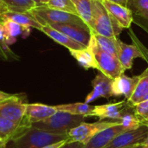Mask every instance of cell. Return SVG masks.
<instances>
[{
	"label": "cell",
	"instance_id": "cell-1",
	"mask_svg": "<svg viewBox=\"0 0 148 148\" xmlns=\"http://www.w3.org/2000/svg\"><path fill=\"white\" fill-rule=\"evenodd\" d=\"M64 140L69 141L67 134H55L31 126L11 141L10 148H42Z\"/></svg>",
	"mask_w": 148,
	"mask_h": 148
},
{
	"label": "cell",
	"instance_id": "cell-2",
	"mask_svg": "<svg viewBox=\"0 0 148 148\" xmlns=\"http://www.w3.org/2000/svg\"><path fill=\"white\" fill-rule=\"evenodd\" d=\"M85 116L75 115L58 111L48 119L32 124V127L55 134H68L72 129L84 122Z\"/></svg>",
	"mask_w": 148,
	"mask_h": 148
},
{
	"label": "cell",
	"instance_id": "cell-3",
	"mask_svg": "<svg viewBox=\"0 0 148 148\" xmlns=\"http://www.w3.org/2000/svg\"><path fill=\"white\" fill-rule=\"evenodd\" d=\"M92 33L107 37H118L123 29L105 8L100 0H92Z\"/></svg>",
	"mask_w": 148,
	"mask_h": 148
},
{
	"label": "cell",
	"instance_id": "cell-4",
	"mask_svg": "<svg viewBox=\"0 0 148 148\" xmlns=\"http://www.w3.org/2000/svg\"><path fill=\"white\" fill-rule=\"evenodd\" d=\"M30 12L43 26L52 24V23H62V24H75L85 28H88L85 23L78 15L51 9L45 5L36 7L33 10H31Z\"/></svg>",
	"mask_w": 148,
	"mask_h": 148
},
{
	"label": "cell",
	"instance_id": "cell-5",
	"mask_svg": "<svg viewBox=\"0 0 148 148\" xmlns=\"http://www.w3.org/2000/svg\"><path fill=\"white\" fill-rule=\"evenodd\" d=\"M89 45L91 46L94 54L98 64V70L99 72L103 73L112 79H115L120 75L124 74L125 69H123L119 57L102 50L96 42V40L93 37L92 34Z\"/></svg>",
	"mask_w": 148,
	"mask_h": 148
},
{
	"label": "cell",
	"instance_id": "cell-6",
	"mask_svg": "<svg viewBox=\"0 0 148 148\" xmlns=\"http://www.w3.org/2000/svg\"><path fill=\"white\" fill-rule=\"evenodd\" d=\"M120 123H121V121L119 120L99 121L92 123H87L84 121L67 134L68 139L71 142H80L85 145L101 131L116 126Z\"/></svg>",
	"mask_w": 148,
	"mask_h": 148
},
{
	"label": "cell",
	"instance_id": "cell-7",
	"mask_svg": "<svg viewBox=\"0 0 148 148\" xmlns=\"http://www.w3.org/2000/svg\"><path fill=\"white\" fill-rule=\"evenodd\" d=\"M27 105L25 95L23 94H16L15 96L0 102V116L26 127L23 122Z\"/></svg>",
	"mask_w": 148,
	"mask_h": 148
},
{
	"label": "cell",
	"instance_id": "cell-8",
	"mask_svg": "<svg viewBox=\"0 0 148 148\" xmlns=\"http://www.w3.org/2000/svg\"><path fill=\"white\" fill-rule=\"evenodd\" d=\"M130 36L134 40V43L133 44H127L123 42L121 40L119 42V60L123 67V69L126 70L131 69L133 68V61L136 58H143L147 59L146 54L143 52V49H145L144 46L142 48L140 47V42L137 39V37L133 35V32L130 33Z\"/></svg>",
	"mask_w": 148,
	"mask_h": 148
},
{
	"label": "cell",
	"instance_id": "cell-9",
	"mask_svg": "<svg viewBox=\"0 0 148 148\" xmlns=\"http://www.w3.org/2000/svg\"><path fill=\"white\" fill-rule=\"evenodd\" d=\"M148 134V126L142 124L140 127L126 131L118 135L105 148H128L141 144Z\"/></svg>",
	"mask_w": 148,
	"mask_h": 148
},
{
	"label": "cell",
	"instance_id": "cell-10",
	"mask_svg": "<svg viewBox=\"0 0 148 148\" xmlns=\"http://www.w3.org/2000/svg\"><path fill=\"white\" fill-rule=\"evenodd\" d=\"M127 101H122L114 103H107L100 106H94V110L92 116H96L99 121L104 120H119L121 121L125 114L131 109Z\"/></svg>",
	"mask_w": 148,
	"mask_h": 148
},
{
	"label": "cell",
	"instance_id": "cell-11",
	"mask_svg": "<svg viewBox=\"0 0 148 148\" xmlns=\"http://www.w3.org/2000/svg\"><path fill=\"white\" fill-rule=\"evenodd\" d=\"M113 79L99 72L92 82L93 89L86 96L85 102L90 104L92 101H96L98 98L103 97V98L109 99L110 97L113 96Z\"/></svg>",
	"mask_w": 148,
	"mask_h": 148
},
{
	"label": "cell",
	"instance_id": "cell-12",
	"mask_svg": "<svg viewBox=\"0 0 148 148\" xmlns=\"http://www.w3.org/2000/svg\"><path fill=\"white\" fill-rule=\"evenodd\" d=\"M58 112L56 106H49L41 103H32L27 105L24 125L30 127L32 124L44 121Z\"/></svg>",
	"mask_w": 148,
	"mask_h": 148
},
{
	"label": "cell",
	"instance_id": "cell-13",
	"mask_svg": "<svg viewBox=\"0 0 148 148\" xmlns=\"http://www.w3.org/2000/svg\"><path fill=\"white\" fill-rule=\"evenodd\" d=\"M55 29L65 34L72 40L80 43L84 47H88L92 39V32L88 28L75 24L52 23L49 24Z\"/></svg>",
	"mask_w": 148,
	"mask_h": 148
},
{
	"label": "cell",
	"instance_id": "cell-14",
	"mask_svg": "<svg viewBox=\"0 0 148 148\" xmlns=\"http://www.w3.org/2000/svg\"><path fill=\"white\" fill-rule=\"evenodd\" d=\"M126 131L130 130H128L122 123L108 127L92 137L86 144L84 145L83 148H105L118 135Z\"/></svg>",
	"mask_w": 148,
	"mask_h": 148
},
{
	"label": "cell",
	"instance_id": "cell-15",
	"mask_svg": "<svg viewBox=\"0 0 148 148\" xmlns=\"http://www.w3.org/2000/svg\"><path fill=\"white\" fill-rule=\"evenodd\" d=\"M140 79V75L133 77L127 76L125 74L120 75L113 81V96H125L126 100H129L135 90V88Z\"/></svg>",
	"mask_w": 148,
	"mask_h": 148
},
{
	"label": "cell",
	"instance_id": "cell-16",
	"mask_svg": "<svg viewBox=\"0 0 148 148\" xmlns=\"http://www.w3.org/2000/svg\"><path fill=\"white\" fill-rule=\"evenodd\" d=\"M100 2L112 15V16L122 27V29L130 28L133 21V15L128 7L107 0H100Z\"/></svg>",
	"mask_w": 148,
	"mask_h": 148
},
{
	"label": "cell",
	"instance_id": "cell-17",
	"mask_svg": "<svg viewBox=\"0 0 148 148\" xmlns=\"http://www.w3.org/2000/svg\"><path fill=\"white\" fill-rule=\"evenodd\" d=\"M0 20L12 21L28 29L34 28L41 30L43 28V25L38 22V20L31 12H15L10 10H4L0 12Z\"/></svg>",
	"mask_w": 148,
	"mask_h": 148
},
{
	"label": "cell",
	"instance_id": "cell-18",
	"mask_svg": "<svg viewBox=\"0 0 148 148\" xmlns=\"http://www.w3.org/2000/svg\"><path fill=\"white\" fill-rule=\"evenodd\" d=\"M27 128L29 127L17 124L6 118L0 116V143L8 146L10 142L14 140Z\"/></svg>",
	"mask_w": 148,
	"mask_h": 148
},
{
	"label": "cell",
	"instance_id": "cell-19",
	"mask_svg": "<svg viewBox=\"0 0 148 148\" xmlns=\"http://www.w3.org/2000/svg\"><path fill=\"white\" fill-rule=\"evenodd\" d=\"M40 31L44 33L47 36L51 38L54 42L63 45L69 50H78V49H82L84 48H86V47H84L83 45H81L80 43L77 42L76 41L72 40L65 34L55 29L54 28H52L50 25L43 26V28Z\"/></svg>",
	"mask_w": 148,
	"mask_h": 148
},
{
	"label": "cell",
	"instance_id": "cell-20",
	"mask_svg": "<svg viewBox=\"0 0 148 148\" xmlns=\"http://www.w3.org/2000/svg\"><path fill=\"white\" fill-rule=\"evenodd\" d=\"M69 51H70L71 56L73 58H75V60L79 62V64L82 66L84 69H98V64H97L94 54L90 45L82 49L69 50Z\"/></svg>",
	"mask_w": 148,
	"mask_h": 148
},
{
	"label": "cell",
	"instance_id": "cell-21",
	"mask_svg": "<svg viewBox=\"0 0 148 148\" xmlns=\"http://www.w3.org/2000/svg\"><path fill=\"white\" fill-rule=\"evenodd\" d=\"M148 94V68L140 75V79L132 95L131 98L127 100L128 104L134 108L138 103L143 101Z\"/></svg>",
	"mask_w": 148,
	"mask_h": 148
},
{
	"label": "cell",
	"instance_id": "cell-22",
	"mask_svg": "<svg viewBox=\"0 0 148 148\" xmlns=\"http://www.w3.org/2000/svg\"><path fill=\"white\" fill-rule=\"evenodd\" d=\"M58 111L67 112L75 115H84L85 117L92 116L94 110V106L87 104L85 102H77L70 104H63L56 106Z\"/></svg>",
	"mask_w": 148,
	"mask_h": 148
},
{
	"label": "cell",
	"instance_id": "cell-23",
	"mask_svg": "<svg viewBox=\"0 0 148 148\" xmlns=\"http://www.w3.org/2000/svg\"><path fill=\"white\" fill-rule=\"evenodd\" d=\"M73 3L78 16L85 23L92 32V0H72Z\"/></svg>",
	"mask_w": 148,
	"mask_h": 148
},
{
	"label": "cell",
	"instance_id": "cell-24",
	"mask_svg": "<svg viewBox=\"0 0 148 148\" xmlns=\"http://www.w3.org/2000/svg\"><path fill=\"white\" fill-rule=\"evenodd\" d=\"M92 34L102 50L116 56H119V37H107L99 34Z\"/></svg>",
	"mask_w": 148,
	"mask_h": 148
},
{
	"label": "cell",
	"instance_id": "cell-25",
	"mask_svg": "<svg viewBox=\"0 0 148 148\" xmlns=\"http://www.w3.org/2000/svg\"><path fill=\"white\" fill-rule=\"evenodd\" d=\"M6 10L15 12H30L37 7L32 0H2Z\"/></svg>",
	"mask_w": 148,
	"mask_h": 148
},
{
	"label": "cell",
	"instance_id": "cell-26",
	"mask_svg": "<svg viewBox=\"0 0 148 148\" xmlns=\"http://www.w3.org/2000/svg\"><path fill=\"white\" fill-rule=\"evenodd\" d=\"M133 16L148 23V0H128L127 6Z\"/></svg>",
	"mask_w": 148,
	"mask_h": 148
},
{
	"label": "cell",
	"instance_id": "cell-27",
	"mask_svg": "<svg viewBox=\"0 0 148 148\" xmlns=\"http://www.w3.org/2000/svg\"><path fill=\"white\" fill-rule=\"evenodd\" d=\"M4 29H5V32L7 35V44L10 45L12 43H14L16 42V37L22 35L24 33V31H25L28 29H25L24 27L19 25L17 23H14L12 21L10 20H6V21H3Z\"/></svg>",
	"mask_w": 148,
	"mask_h": 148
},
{
	"label": "cell",
	"instance_id": "cell-28",
	"mask_svg": "<svg viewBox=\"0 0 148 148\" xmlns=\"http://www.w3.org/2000/svg\"><path fill=\"white\" fill-rule=\"evenodd\" d=\"M45 6L51 8V9L78 15L77 10L73 3L72 2V0H49V2L47 3Z\"/></svg>",
	"mask_w": 148,
	"mask_h": 148
},
{
	"label": "cell",
	"instance_id": "cell-29",
	"mask_svg": "<svg viewBox=\"0 0 148 148\" xmlns=\"http://www.w3.org/2000/svg\"><path fill=\"white\" fill-rule=\"evenodd\" d=\"M7 35L5 32V29L3 23V21L0 20V46L6 55L8 61H12V60H18L19 57L9 48V45L7 44Z\"/></svg>",
	"mask_w": 148,
	"mask_h": 148
},
{
	"label": "cell",
	"instance_id": "cell-30",
	"mask_svg": "<svg viewBox=\"0 0 148 148\" xmlns=\"http://www.w3.org/2000/svg\"><path fill=\"white\" fill-rule=\"evenodd\" d=\"M134 113L141 123L147 121L148 120V100L138 103L134 107Z\"/></svg>",
	"mask_w": 148,
	"mask_h": 148
},
{
	"label": "cell",
	"instance_id": "cell-31",
	"mask_svg": "<svg viewBox=\"0 0 148 148\" xmlns=\"http://www.w3.org/2000/svg\"><path fill=\"white\" fill-rule=\"evenodd\" d=\"M84 144L80 142H66L64 146H62L60 148H83Z\"/></svg>",
	"mask_w": 148,
	"mask_h": 148
},
{
	"label": "cell",
	"instance_id": "cell-32",
	"mask_svg": "<svg viewBox=\"0 0 148 148\" xmlns=\"http://www.w3.org/2000/svg\"><path fill=\"white\" fill-rule=\"evenodd\" d=\"M15 95L16 94H10V93H6V92H3V91L0 90V102L15 96Z\"/></svg>",
	"mask_w": 148,
	"mask_h": 148
},
{
	"label": "cell",
	"instance_id": "cell-33",
	"mask_svg": "<svg viewBox=\"0 0 148 148\" xmlns=\"http://www.w3.org/2000/svg\"><path fill=\"white\" fill-rule=\"evenodd\" d=\"M66 142V140H64V141H60V142H58V143H55V144H52V145H50V146H47V147H44L42 148H60L62 146H64Z\"/></svg>",
	"mask_w": 148,
	"mask_h": 148
},
{
	"label": "cell",
	"instance_id": "cell-34",
	"mask_svg": "<svg viewBox=\"0 0 148 148\" xmlns=\"http://www.w3.org/2000/svg\"><path fill=\"white\" fill-rule=\"evenodd\" d=\"M107 1H110V2H113V3H116L121 4L123 6H127V3H128V0H107Z\"/></svg>",
	"mask_w": 148,
	"mask_h": 148
},
{
	"label": "cell",
	"instance_id": "cell-35",
	"mask_svg": "<svg viewBox=\"0 0 148 148\" xmlns=\"http://www.w3.org/2000/svg\"><path fill=\"white\" fill-rule=\"evenodd\" d=\"M0 59H2V60H5V61H8V58H7L6 55L4 54V52L3 51V49H2V48H1V46H0Z\"/></svg>",
	"mask_w": 148,
	"mask_h": 148
},
{
	"label": "cell",
	"instance_id": "cell-36",
	"mask_svg": "<svg viewBox=\"0 0 148 148\" xmlns=\"http://www.w3.org/2000/svg\"><path fill=\"white\" fill-rule=\"evenodd\" d=\"M141 144H142V148H148V134L146 139L144 140V141Z\"/></svg>",
	"mask_w": 148,
	"mask_h": 148
},
{
	"label": "cell",
	"instance_id": "cell-37",
	"mask_svg": "<svg viewBox=\"0 0 148 148\" xmlns=\"http://www.w3.org/2000/svg\"><path fill=\"white\" fill-rule=\"evenodd\" d=\"M4 10H6V9H5V7H4V5L3 3V1L0 0V12L4 11Z\"/></svg>",
	"mask_w": 148,
	"mask_h": 148
},
{
	"label": "cell",
	"instance_id": "cell-38",
	"mask_svg": "<svg viewBox=\"0 0 148 148\" xmlns=\"http://www.w3.org/2000/svg\"><path fill=\"white\" fill-rule=\"evenodd\" d=\"M36 4H37V7H40V6H44V5H43L42 3H41V2L39 1V0H32Z\"/></svg>",
	"mask_w": 148,
	"mask_h": 148
},
{
	"label": "cell",
	"instance_id": "cell-39",
	"mask_svg": "<svg viewBox=\"0 0 148 148\" xmlns=\"http://www.w3.org/2000/svg\"><path fill=\"white\" fill-rule=\"evenodd\" d=\"M39 1L41 2V3H42L43 5H46L47 3L49 2V0H39Z\"/></svg>",
	"mask_w": 148,
	"mask_h": 148
},
{
	"label": "cell",
	"instance_id": "cell-40",
	"mask_svg": "<svg viewBox=\"0 0 148 148\" xmlns=\"http://www.w3.org/2000/svg\"><path fill=\"white\" fill-rule=\"evenodd\" d=\"M128 148H142V144H139V145H135L133 147H131Z\"/></svg>",
	"mask_w": 148,
	"mask_h": 148
},
{
	"label": "cell",
	"instance_id": "cell-41",
	"mask_svg": "<svg viewBox=\"0 0 148 148\" xmlns=\"http://www.w3.org/2000/svg\"><path fill=\"white\" fill-rule=\"evenodd\" d=\"M0 148H7V146H6V145H4V144L0 143Z\"/></svg>",
	"mask_w": 148,
	"mask_h": 148
},
{
	"label": "cell",
	"instance_id": "cell-42",
	"mask_svg": "<svg viewBox=\"0 0 148 148\" xmlns=\"http://www.w3.org/2000/svg\"><path fill=\"white\" fill-rule=\"evenodd\" d=\"M142 124H144V125H147V126H148V120L147 121H145V122H143Z\"/></svg>",
	"mask_w": 148,
	"mask_h": 148
}]
</instances>
